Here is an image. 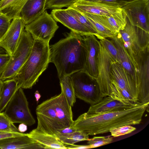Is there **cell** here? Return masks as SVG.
<instances>
[{
  "mask_svg": "<svg viewBox=\"0 0 149 149\" xmlns=\"http://www.w3.org/2000/svg\"><path fill=\"white\" fill-rule=\"evenodd\" d=\"M149 104L139 103L126 109L96 113H85L74 121L70 127L88 135H94L108 132L112 128L123 125L139 124L148 108Z\"/></svg>",
  "mask_w": 149,
  "mask_h": 149,
  "instance_id": "6da1fadb",
  "label": "cell"
},
{
  "mask_svg": "<svg viewBox=\"0 0 149 149\" xmlns=\"http://www.w3.org/2000/svg\"><path fill=\"white\" fill-rule=\"evenodd\" d=\"M50 63L55 65L59 79L84 70L86 50L83 36L72 31L49 46Z\"/></svg>",
  "mask_w": 149,
  "mask_h": 149,
  "instance_id": "7a4b0ae2",
  "label": "cell"
},
{
  "mask_svg": "<svg viewBox=\"0 0 149 149\" xmlns=\"http://www.w3.org/2000/svg\"><path fill=\"white\" fill-rule=\"evenodd\" d=\"M37 119L36 128L55 135L60 130L72 126L74 120L72 107L63 92L38 105L36 109Z\"/></svg>",
  "mask_w": 149,
  "mask_h": 149,
  "instance_id": "3957f363",
  "label": "cell"
},
{
  "mask_svg": "<svg viewBox=\"0 0 149 149\" xmlns=\"http://www.w3.org/2000/svg\"><path fill=\"white\" fill-rule=\"evenodd\" d=\"M49 58V42L33 40L30 55L15 77L18 88H32L47 68Z\"/></svg>",
  "mask_w": 149,
  "mask_h": 149,
  "instance_id": "277c9868",
  "label": "cell"
},
{
  "mask_svg": "<svg viewBox=\"0 0 149 149\" xmlns=\"http://www.w3.org/2000/svg\"><path fill=\"white\" fill-rule=\"evenodd\" d=\"M124 28L116 35L123 43L139 75L149 51V33L132 25L126 17Z\"/></svg>",
  "mask_w": 149,
  "mask_h": 149,
  "instance_id": "5b68a950",
  "label": "cell"
},
{
  "mask_svg": "<svg viewBox=\"0 0 149 149\" xmlns=\"http://www.w3.org/2000/svg\"><path fill=\"white\" fill-rule=\"evenodd\" d=\"M70 76L76 97L91 105L103 98L96 79L84 70L77 72Z\"/></svg>",
  "mask_w": 149,
  "mask_h": 149,
  "instance_id": "8992f818",
  "label": "cell"
},
{
  "mask_svg": "<svg viewBox=\"0 0 149 149\" xmlns=\"http://www.w3.org/2000/svg\"><path fill=\"white\" fill-rule=\"evenodd\" d=\"M33 39L31 34L24 30L19 43L10 58L0 79L2 81L15 77L29 58L32 50Z\"/></svg>",
  "mask_w": 149,
  "mask_h": 149,
  "instance_id": "52a82bcc",
  "label": "cell"
},
{
  "mask_svg": "<svg viewBox=\"0 0 149 149\" xmlns=\"http://www.w3.org/2000/svg\"><path fill=\"white\" fill-rule=\"evenodd\" d=\"M4 110V113L14 123H23L31 126L36 123L27 99L21 88L17 89Z\"/></svg>",
  "mask_w": 149,
  "mask_h": 149,
  "instance_id": "ba28073f",
  "label": "cell"
},
{
  "mask_svg": "<svg viewBox=\"0 0 149 149\" xmlns=\"http://www.w3.org/2000/svg\"><path fill=\"white\" fill-rule=\"evenodd\" d=\"M58 28L56 21L45 10L38 18L26 24L24 30L31 34L33 40L49 42Z\"/></svg>",
  "mask_w": 149,
  "mask_h": 149,
  "instance_id": "9c48e42d",
  "label": "cell"
},
{
  "mask_svg": "<svg viewBox=\"0 0 149 149\" xmlns=\"http://www.w3.org/2000/svg\"><path fill=\"white\" fill-rule=\"evenodd\" d=\"M121 8L132 25L149 33V0H137Z\"/></svg>",
  "mask_w": 149,
  "mask_h": 149,
  "instance_id": "30bf717a",
  "label": "cell"
},
{
  "mask_svg": "<svg viewBox=\"0 0 149 149\" xmlns=\"http://www.w3.org/2000/svg\"><path fill=\"white\" fill-rule=\"evenodd\" d=\"M99 46L98 75L96 80L102 95L104 97L110 95V84L112 80L110 70L111 62L113 61L100 41Z\"/></svg>",
  "mask_w": 149,
  "mask_h": 149,
  "instance_id": "8fae6325",
  "label": "cell"
},
{
  "mask_svg": "<svg viewBox=\"0 0 149 149\" xmlns=\"http://www.w3.org/2000/svg\"><path fill=\"white\" fill-rule=\"evenodd\" d=\"M26 23L20 16L12 19L8 29L0 38V47L10 56L15 50L24 30Z\"/></svg>",
  "mask_w": 149,
  "mask_h": 149,
  "instance_id": "7c38bea8",
  "label": "cell"
},
{
  "mask_svg": "<svg viewBox=\"0 0 149 149\" xmlns=\"http://www.w3.org/2000/svg\"><path fill=\"white\" fill-rule=\"evenodd\" d=\"M85 44L86 59L84 70L96 79L98 75L99 40L93 34L82 36Z\"/></svg>",
  "mask_w": 149,
  "mask_h": 149,
  "instance_id": "4fadbf2b",
  "label": "cell"
},
{
  "mask_svg": "<svg viewBox=\"0 0 149 149\" xmlns=\"http://www.w3.org/2000/svg\"><path fill=\"white\" fill-rule=\"evenodd\" d=\"M110 70L112 79L120 87L127 91L138 101L137 85L126 70L119 63L113 61L111 62Z\"/></svg>",
  "mask_w": 149,
  "mask_h": 149,
  "instance_id": "5bb4252c",
  "label": "cell"
},
{
  "mask_svg": "<svg viewBox=\"0 0 149 149\" xmlns=\"http://www.w3.org/2000/svg\"><path fill=\"white\" fill-rule=\"evenodd\" d=\"M69 7L81 13L102 16L110 15L122 10L121 8L110 3L84 0H79Z\"/></svg>",
  "mask_w": 149,
  "mask_h": 149,
  "instance_id": "9a60e30c",
  "label": "cell"
},
{
  "mask_svg": "<svg viewBox=\"0 0 149 149\" xmlns=\"http://www.w3.org/2000/svg\"><path fill=\"white\" fill-rule=\"evenodd\" d=\"M116 35L123 29L127 23L126 16L122 9L110 15H99L84 13Z\"/></svg>",
  "mask_w": 149,
  "mask_h": 149,
  "instance_id": "2e32d148",
  "label": "cell"
},
{
  "mask_svg": "<svg viewBox=\"0 0 149 149\" xmlns=\"http://www.w3.org/2000/svg\"><path fill=\"white\" fill-rule=\"evenodd\" d=\"M51 14L56 22L61 23L73 32L81 36L93 34L81 24L66 9H53Z\"/></svg>",
  "mask_w": 149,
  "mask_h": 149,
  "instance_id": "e0dca14e",
  "label": "cell"
},
{
  "mask_svg": "<svg viewBox=\"0 0 149 149\" xmlns=\"http://www.w3.org/2000/svg\"><path fill=\"white\" fill-rule=\"evenodd\" d=\"M0 149H38L45 147L29 137L27 134L20 136L11 137L0 140Z\"/></svg>",
  "mask_w": 149,
  "mask_h": 149,
  "instance_id": "ac0fdd59",
  "label": "cell"
},
{
  "mask_svg": "<svg viewBox=\"0 0 149 149\" xmlns=\"http://www.w3.org/2000/svg\"><path fill=\"white\" fill-rule=\"evenodd\" d=\"M139 103L135 104L125 103L114 99L109 96H107L104 97L97 103L91 105L86 113L88 114H94L126 109Z\"/></svg>",
  "mask_w": 149,
  "mask_h": 149,
  "instance_id": "d6986e66",
  "label": "cell"
},
{
  "mask_svg": "<svg viewBox=\"0 0 149 149\" xmlns=\"http://www.w3.org/2000/svg\"><path fill=\"white\" fill-rule=\"evenodd\" d=\"M138 102L141 104L149 103V56L146 55L139 73Z\"/></svg>",
  "mask_w": 149,
  "mask_h": 149,
  "instance_id": "ffe728a7",
  "label": "cell"
},
{
  "mask_svg": "<svg viewBox=\"0 0 149 149\" xmlns=\"http://www.w3.org/2000/svg\"><path fill=\"white\" fill-rule=\"evenodd\" d=\"M110 39L113 42L118 52L119 62L135 81L138 90L139 75L130 60L121 41L116 34Z\"/></svg>",
  "mask_w": 149,
  "mask_h": 149,
  "instance_id": "44dd1931",
  "label": "cell"
},
{
  "mask_svg": "<svg viewBox=\"0 0 149 149\" xmlns=\"http://www.w3.org/2000/svg\"><path fill=\"white\" fill-rule=\"evenodd\" d=\"M27 135L36 142L45 147V149H67L66 145L63 143L55 135L41 132L36 128Z\"/></svg>",
  "mask_w": 149,
  "mask_h": 149,
  "instance_id": "7402d4cb",
  "label": "cell"
},
{
  "mask_svg": "<svg viewBox=\"0 0 149 149\" xmlns=\"http://www.w3.org/2000/svg\"><path fill=\"white\" fill-rule=\"evenodd\" d=\"M46 0H28L19 16L28 24L39 17L45 10Z\"/></svg>",
  "mask_w": 149,
  "mask_h": 149,
  "instance_id": "603a6c76",
  "label": "cell"
},
{
  "mask_svg": "<svg viewBox=\"0 0 149 149\" xmlns=\"http://www.w3.org/2000/svg\"><path fill=\"white\" fill-rule=\"evenodd\" d=\"M28 0H1L0 12L11 20L19 16Z\"/></svg>",
  "mask_w": 149,
  "mask_h": 149,
  "instance_id": "cb8c5ba5",
  "label": "cell"
},
{
  "mask_svg": "<svg viewBox=\"0 0 149 149\" xmlns=\"http://www.w3.org/2000/svg\"><path fill=\"white\" fill-rule=\"evenodd\" d=\"M18 88L17 81L16 77L3 81L0 97V112H3L4 110Z\"/></svg>",
  "mask_w": 149,
  "mask_h": 149,
  "instance_id": "d4e9b609",
  "label": "cell"
},
{
  "mask_svg": "<svg viewBox=\"0 0 149 149\" xmlns=\"http://www.w3.org/2000/svg\"><path fill=\"white\" fill-rule=\"evenodd\" d=\"M110 87L109 96L112 98L127 104H135L139 103L127 91L120 87L113 80L111 81Z\"/></svg>",
  "mask_w": 149,
  "mask_h": 149,
  "instance_id": "484cf974",
  "label": "cell"
},
{
  "mask_svg": "<svg viewBox=\"0 0 149 149\" xmlns=\"http://www.w3.org/2000/svg\"><path fill=\"white\" fill-rule=\"evenodd\" d=\"M56 136L63 143L67 145H71L80 141H88L89 139L88 134L76 129L69 133H58Z\"/></svg>",
  "mask_w": 149,
  "mask_h": 149,
  "instance_id": "4316f807",
  "label": "cell"
},
{
  "mask_svg": "<svg viewBox=\"0 0 149 149\" xmlns=\"http://www.w3.org/2000/svg\"><path fill=\"white\" fill-rule=\"evenodd\" d=\"M61 89L70 105L72 107L76 101V96L70 75L64 76L59 79Z\"/></svg>",
  "mask_w": 149,
  "mask_h": 149,
  "instance_id": "83f0119b",
  "label": "cell"
},
{
  "mask_svg": "<svg viewBox=\"0 0 149 149\" xmlns=\"http://www.w3.org/2000/svg\"><path fill=\"white\" fill-rule=\"evenodd\" d=\"M66 10L90 33L96 36L97 35V32L94 27L88 19L81 13L79 11L69 7L67 8Z\"/></svg>",
  "mask_w": 149,
  "mask_h": 149,
  "instance_id": "f1b7e54d",
  "label": "cell"
},
{
  "mask_svg": "<svg viewBox=\"0 0 149 149\" xmlns=\"http://www.w3.org/2000/svg\"><path fill=\"white\" fill-rule=\"evenodd\" d=\"M110 56L113 61L119 63V58L118 50L111 40L100 37L97 38Z\"/></svg>",
  "mask_w": 149,
  "mask_h": 149,
  "instance_id": "f546056e",
  "label": "cell"
},
{
  "mask_svg": "<svg viewBox=\"0 0 149 149\" xmlns=\"http://www.w3.org/2000/svg\"><path fill=\"white\" fill-rule=\"evenodd\" d=\"M81 13L88 19L96 30L97 33V35L96 36L97 38L101 37L110 38L114 36L115 35L97 21L85 13Z\"/></svg>",
  "mask_w": 149,
  "mask_h": 149,
  "instance_id": "4dcf8cb0",
  "label": "cell"
},
{
  "mask_svg": "<svg viewBox=\"0 0 149 149\" xmlns=\"http://www.w3.org/2000/svg\"><path fill=\"white\" fill-rule=\"evenodd\" d=\"M79 0H46L45 10L68 8L76 3Z\"/></svg>",
  "mask_w": 149,
  "mask_h": 149,
  "instance_id": "1f68e13d",
  "label": "cell"
},
{
  "mask_svg": "<svg viewBox=\"0 0 149 149\" xmlns=\"http://www.w3.org/2000/svg\"><path fill=\"white\" fill-rule=\"evenodd\" d=\"M0 131L19 132L17 128L4 112H0Z\"/></svg>",
  "mask_w": 149,
  "mask_h": 149,
  "instance_id": "d6a6232c",
  "label": "cell"
},
{
  "mask_svg": "<svg viewBox=\"0 0 149 149\" xmlns=\"http://www.w3.org/2000/svg\"><path fill=\"white\" fill-rule=\"evenodd\" d=\"M112 137L109 136H94L88 141L87 144L92 148H96L111 143L113 141Z\"/></svg>",
  "mask_w": 149,
  "mask_h": 149,
  "instance_id": "836d02e7",
  "label": "cell"
},
{
  "mask_svg": "<svg viewBox=\"0 0 149 149\" xmlns=\"http://www.w3.org/2000/svg\"><path fill=\"white\" fill-rule=\"evenodd\" d=\"M136 128L130 125H123L110 129L109 132L113 137H117L131 133Z\"/></svg>",
  "mask_w": 149,
  "mask_h": 149,
  "instance_id": "e575fe53",
  "label": "cell"
},
{
  "mask_svg": "<svg viewBox=\"0 0 149 149\" xmlns=\"http://www.w3.org/2000/svg\"><path fill=\"white\" fill-rule=\"evenodd\" d=\"M11 20L3 15L0 16V38L5 33L11 23Z\"/></svg>",
  "mask_w": 149,
  "mask_h": 149,
  "instance_id": "d590c367",
  "label": "cell"
},
{
  "mask_svg": "<svg viewBox=\"0 0 149 149\" xmlns=\"http://www.w3.org/2000/svg\"><path fill=\"white\" fill-rule=\"evenodd\" d=\"M93 1L110 3L121 8L127 4L137 0H84Z\"/></svg>",
  "mask_w": 149,
  "mask_h": 149,
  "instance_id": "8d00e7d4",
  "label": "cell"
},
{
  "mask_svg": "<svg viewBox=\"0 0 149 149\" xmlns=\"http://www.w3.org/2000/svg\"><path fill=\"white\" fill-rule=\"evenodd\" d=\"M10 58V56L8 54H0V77L8 63Z\"/></svg>",
  "mask_w": 149,
  "mask_h": 149,
  "instance_id": "74e56055",
  "label": "cell"
},
{
  "mask_svg": "<svg viewBox=\"0 0 149 149\" xmlns=\"http://www.w3.org/2000/svg\"><path fill=\"white\" fill-rule=\"evenodd\" d=\"M25 134L20 132H12L0 131V140L11 137L22 135Z\"/></svg>",
  "mask_w": 149,
  "mask_h": 149,
  "instance_id": "f35d334b",
  "label": "cell"
},
{
  "mask_svg": "<svg viewBox=\"0 0 149 149\" xmlns=\"http://www.w3.org/2000/svg\"><path fill=\"white\" fill-rule=\"evenodd\" d=\"M66 145L67 149H84L91 148V146L89 145H77L74 144L71 145Z\"/></svg>",
  "mask_w": 149,
  "mask_h": 149,
  "instance_id": "ab89813d",
  "label": "cell"
},
{
  "mask_svg": "<svg viewBox=\"0 0 149 149\" xmlns=\"http://www.w3.org/2000/svg\"><path fill=\"white\" fill-rule=\"evenodd\" d=\"M27 125L24 123H20L18 126L17 128L19 132L22 133H23L27 130Z\"/></svg>",
  "mask_w": 149,
  "mask_h": 149,
  "instance_id": "60d3db41",
  "label": "cell"
},
{
  "mask_svg": "<svg viewBox=\"0 0 149 149\" xmlns=\"http://www.w3.org/2000/svg\"><path fill=\"white\" fill-rule=\"evenodd\" d=\"M34 95L37 103L38 104L39 100L41 97V95L38 91H36L34 93Z\"/></svg>",
  "mask_w": 149,
  "mask_h": 149,
  "instance_id": "b9f144b4",
  "label": "cell"
},
{
  "mask_svg": "<svg viewBox=\"0 0 149 149\" xmlns=\"http://www.w3.org/2000/svg\"><path fill=\"white\" fill-rule=\"evenodd\" d=\"M6 54L8 53L6 50L3 48L0 47V54Z\"/></svg>",
  "mask_w": 149,
  "mask_h": 149,
  "instance_id": "7bdbcfd3",
  "label": "cell"
},
{
  "mask_svg": "<svg viewBox=\"0 0 149 149\" xmlns=\"http://www.w3.org/2000/svg\"><path fill=\"white\" fill-rule=\"evenodd\" d=\"M3 84V81L0 79V97H1L2 86Z\"/></svg>",
  "mask_w": 149,
  "mask_h": 149,
  "instance_id": "ee69618b",
  "label": "cell"
},
{
  "mask_svg": "<svg viewBox=\"0 0 149 149\" xmlns=\"http://www.w3.org/2000/svg\"><path fill=\"white\" fill-rule=\"evenodd\" d=\"M4 14H3L2 13H1V12H0V16H1L2 15H3Z\"/></svg>",
  "mask_w": 149,
  "mask_h": 149,
  "instance_id": "f6af8a7d",
  "label": "cell"
}]
</instances>
